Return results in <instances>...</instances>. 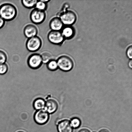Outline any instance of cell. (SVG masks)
I'll return each instance as SVG.
<instances>
[{
  "instance_id": "6da1fadb",
  "label": "cell",
  "mask_w": 132,
  "mask_h": 132,
  "mask_svg": "<svg viewBox=\"0 0 132 132\" xmlns=\"http://www.w3.org/2000/svg\"><path fill=\"white\" fill-rule=\"evenodd\" d=\"M17 14L16 7L12 4L6 3L0 6V16L5 21H10L15 19Z\"/></svg>"
},
{
  "instance_id": "7a4b0ae2",
  "label": "cell",
  "mask_w": 132,
  "mask_h": 132,
  "mask_svg": "<svg viewBox=\"0 0 132 132\" xmlns=\"http://www.w3.org/2000/svg\"><path fill=\"white\" fill-rule=\"evenodd\" d=\"M42 41L37 36L28 38L26 43V47L30 52H35L38 51L42 46Z\"/></svg>"
},
{
  "instance_id": "3957f363",
  "label": "cell",
  "mask_w": 132,
  "mask_h": 132,
  "mask_svg": "<svg viewBox=\"0 0 132 132\" xmlns=\"http://www.w3.org/2000/svg\"><path fill=\"white\" fill-rule=\"evenodd\" d=\"M58 67L62 70L68 71L72 69L73 66V62L69 57L62 55L59 57L56 61Z\"/></svg>"
},
{
  "instance_id": "277c9868",
  "label": "cell",
  "mask_w": 132,
  "mask_h": 132,
  "mask_svg": "<svg viewBox=\"0 0 132 132\" xmlns=\"http://www.w3.org/2000/svg\"><path fill=\"white\" fill-rule=\"evenodd\" d=\"M46 15L44 11L36 9L32 10L30 14V19L32 23L36 24H41L46 19Z\"/></svg>"
},
{
  "instance_id": "5b68a950",
  "label": "cell",
  "mask_w": 132,
  "mask_h": 132,
  "mask_svg": "<svg viewBox=\"0 0 132 132\" xmlns=\"http://www.w3.org/2000/svg\"><path fill=\"white\" fill-rule=\"evenodd\" d=\"M27 63L30 68L33 69L39 68L43 64L41 55L38 54H34L30 55L27 60Z\"/></svg>"
},
{
  "instance_id": "8992f818",
  "label": "cell",
  "mask_w": 132,
  "mask_h": 132,
  "mask_svg": "<svg viewBox=\"0 0 132 132\" xmlns=\"http://www.w3.org/2000/svg\"><path fill=\"white\" fill-rule=\"evenodd\" d=\"M47 38L51 43L56 45L62 43L64 40V37L60 31L51 30L48 34Z\"/></svg>"
},
{
  "instance_id": "52a82bcc",
  "label": "cell",
  "mask_w": 132,
  "mask_h": 132,
  "mask_svg": "<svg viewBox=\"0 0 132 132\" xmlns=\"http://www.w3.org/2000/svg\"><path fill=\"white\" fill-rule=\"evenodd\" d=\"M50 117V114L45 109H42L36 111L35 113L34 119L37 124L44 125L48 122Z\"/></svg>"
},
{
  "instance_id": "ba28073f",
  "label": "cell",
  "mask_w": 132,
  "mask_h": 132,
  "mask_svg": "<svg viewBox=\"0 0 132 132\" xmlns=\"http://www.w3.org/2000/svg\"><path fill=\"white\" fill-rule=\"evenodd\" d=\"M60 18L63 24L70 25L73 24L76 21V16L73 11H68L63 13Z\"/></svg>"
},
{
  "instance_id": "9c48e42d",
  "label": "cell",
  "mask_w": 132,
  "mask_h": 132,
  "mask_svg": "<svg viewBox=\"0 0 132 132\" xmlns=\"http://www.w3.org/2000/svg\"><path fill=\"white\" fill-rule=\"evenodd\" d=\"M38 33L37 27L33 24H28L26 26L24 29V35L28 38L37 36Z\"/></svg>"
},
{
  "instance_id": "30bf717a",
  "label": "cell",
  "mask_w": 132,
  "mask_h": 132,
  "mask_svg": "<svg viewBox=\"0 0 132 132\" xmlns=\"http://www.w3.org/2000/svg\"><path fill=\"white\" fill-rule=\"evenodd\" d=\"M57 130L59 132H72V128L69 120H64L58 124Z\"/></svg>"
},
{
  "instance_id": "8fae6325",
  "label": "cell",
  "mask_w": 132,
  "mask_h": 132,
  "mask_svg": "<svg viewBox=\"0 0 132 132\" xmlns=\"http://www.w3.org/2000/svg\"><path fill=\"white\" fill-rule=\"evenodd\" d=\"M58 104L55 100L50 99L46 102L45 110L49 114H52L56 112L57 109Z\"/></svg>"
},
{
  "instance_id": "7c38bea8",
  "label": "cell",
  "mask_w": 132,
  "mask_h": 132,
  "mask_svg": "<svg viewBox=\"0 0 132 132\" xmlns=\"http://www.w3.org/2000/svg\"><path fill=\"white\" fill-rule=\"evenodd\" d=\"M63 24L60 18L55 17L50 20V27L51 30L60 31L62 28Z\"/></svg>"
},
{
  "instance_id": "4fadbf2b",
  "label": "cell",
  "mask_w": 132,
  "mask_h": 132,
  "mask_svg": "<svg viewBox=\"0 0 132 132\" xmlns=\"http://www.w3.org/2000/svg\"><path fill=\"white\" fill-rule=\"evenodd\" d=\"M46 101L43 98H38L36 99L34 102V108L36 110L44 109L45 108Z\"/></svg>"
},
{
  "instance_id": "5bb4252c",
  "label": "cell",
  "mask_w": 132,
  "mask_h": 132,
  "mask_svg": "<svg viewBox=\"0 0 132 132\" xmlns=\"http://www.w3.org/2000/svg\"><path fill=\"white\" fill-rule=\"evenodd\" d=\"M64 37L70 38L72 37L74 33L73 28L70 27H67L63 28L61 32Z\"/></svg>"
},
{
  "instance_id": "9a60e30c",
  "label": "cell",
  "mask_w": 132,
  "mask_h": 132,
  "mask_svg": "<svg viewBox=\"0 0 132 132\" xmlns=\"http://www.w3.org/2000/svg\"><path fill=\"white\" fill-rule=\"evenodd\" d=\"M37 0H22V4L27 9H31L35 7Z\"/></svg>"
},
{
  "instance_id": "2e32d148",
  "label": "cell",
  "mask_w": 132,
  "mask_h": 132,
  "mask_svg": "<svg viewBox=\"0 0 132 132\" xmlns=\"http://www.w3.org/2000/svg\"><path fill=\"white\" fill-rule=\"evenodd\" d=\"M46 67L48 69L51 71L56 70L59 68L56 61L52 59L46 64Z\"/></svg>"
},
{
  "instance_id": "e0dca14e",
  "label": "cell",
  "mask_w": 132,
  "mask_h": 132,
  "mask_svg": "<svg viewBox=\"0 0 132 132\" xmlns=\"http://www.w3.org/2000/svg\"><path fill=\"white\" fill-rule=\"evenodd\" d=\"M35 7L37 10L45 11L47 9V4L42 2L41 0L38 1L36 4Z\"/></svg>"
},
{
  "instance_id": "ac0fdd59",
  "label": "cell",
  "mask_w": 132,
  "mask_h": 132,
  "mask_svg": "<svg viewBox=\"0 0 132 132\" xmlns=\"http://www.w3.org/2000/svg\"><path fill=\"white\" fill-rule=\"evenodd\" d=\"M42 57L43 63L47 64L49 61L51 60L52 56L51 54L48 52H44L41 55Z\"/></svg>"
},
{
  "instance_id": "d6986e66",
  "label": "cell",
  "mask_w": 132,
  "mask_h": 132,
  "mask_svg": "<svg viewBox=\"0 0 132 132\" xmlns=\"http://www.w3.org/2000/svg\"><path fill=\"white\" fill-rule=\"evenodd\" d=\"M70 123L72 127L74 128H77L79 127L81 125V121L77 118H74L71 120Z\"/></svg>"
},
{
  "instance_id": "ffe728a7",
  "label": "cell",
  "mask_w": 132,
  "mask_h": 132,
  "mask_svg": "<svg viewBox=\"0 0 132 132\" xmlns=\"http://www.w3.org/2000/svg\"><path fill=\"white\" fill-rule=\"evenodd\" d=\"M7 60V56L4 52L0 50V64L6 63Z\"/></svg>"
},
{
  "instance_id": "44dd1931",
  "label": "cell",
  "mask_w": 132,
  "mask_h": 132,
  "mask_svg": "<svg viewBox=\"0 0 132 132\" xmlns=\"http://www.w3.org/2000/svg\"><path fill=\"white\" fill-rule=\"evenodd\" d=\"M9 67L6 63L0 64V75H3L8 70Z\"/></svg>"
},
{
  "instance_id": "7402d4cb",
  "label": "cell",
  "mask_w": 132,
  "mask_h": 132,
  "mask_svg": "<svg viewBox=\"0 0 132 132\" xmlns=\"http://www.w3.org/2000/svg\"><path fill=\"white\" fill-rule=\"evenodd\" d=\"M132 46H130L128 48L127 52V55L129 59H131L132 57Z\"/></svg>"
},
{
  "instance_id": "603a6c76",
  "label": "cell",
  "mask_w": 132,
  "mask_h": 132,
  "mask_svg": "<svg viewBox=\"0 0 132 132\" xmlns=\"http://www.w3.org/2000/svg\"><path fill=\"white\" fill-rule=\"evenodd\" d=\"M5 21L0 16V29L4 27L5 24Z\"/></svg>"
},
{
  "instance_id": "cb8c5ba5",
  "label": "cell",
  "mask_w": 132,
  "mask_h": 132,
  "mask_svg": "<svg viewBox=\"0 0 132 132\" xmlns=\"http://www.w3.org/2000/svg\"><path fill=\"white\" fill-rule=\"evenodd\" d=\"M79 132H90V131L87 129H83L80 130Z\"/></svg>"
},
{
  "instance_id": "d4e9b609",
  "label": "cell",
  "mask_w": 132,
  "mask_h": 132,
  "mask_svg": "<svg viewBox=\"0 0 132 132\" xmlns=\"http://www.w3.org/2000/svg\"><path fill=\"white\" fill-rule=\"evenodd\" d=\"M99 132H110L108 130L106 129H103L101 130Z\"/></svg>"
},
{
  "instance_id": "484cf974",
  "label": "cell",
  "mask_w": 132,
  "mask_h": 132,
  "mask_svg": "<svg viewBox=\"0 0 132 132\" xmlns=\"http://www.w3.org/2000/svg\"><path fill=\"white\" fill-rule=\"evenodd\" d=\"M129 66L130 68H132V61L131 60H130L129 62Z\"/></svg>"
},
{
  "instance_id": "4316f807",
  "label": "cell",
  "mask_w": 132,
  "mask_h": 132,
  "mask_svg": "<svg viewBox=\"0 0 132 132\" xmlns=\"http://www.w3.org/2000/svg\"><path fill=\"white\" fill-rule=\"evenodd\" d=\"M41 1L44 2L45 3H47L49 2H50V1L49 0H41Z\"/></svg>"
},
{
  "instance_id": "83f0119b",
  "label": "cell",
  "mask_w": 132,
  "mask_h": 132,
  "mask_svg": "<svg viewBox=\"0 0 132 132\" xmlns=\"http://www.w3.org/2000/svg\"><path fill=\"white\" fill-rule=\"evenodd\" d=\"M18 132H24L23 131H18Z\"/></svg>"
}]
</instances>
